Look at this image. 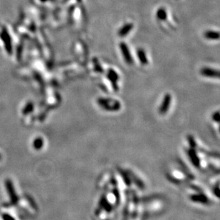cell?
Instances as JSON below:
<instances>
[{
    "mask_svg": "<svg viewBox=\"0 0 220 220\" xmlns=\"http://www.w3.org/2000/svg\"><path fill=\"white\" fill-rule=\"evenodd\" d=\"M119 48L125 62L128 65H132L133 63V58H132L130 48L127 45V43L124 42H121L119 44Z\"/></svg>",
    "mask_w": 220,
    "mask_h": 220,
    "instance_id": "obj_1",
    "label": "cell"
},
{
    "mask_svg": "<svg viewBox=\"0 0 220 220\" xmlns=\"http://www.w3.org/2000/svg\"><path fill=\"white\" fill-rule=\"evenodd\" d=\"M106 76L108 81L111 83V86L113 88L114 91H118V81L120 78L117 71L114 70L113 68H109L107 71Z\"/></svg>",
    "mask_w": 220,
    "mask_h": 220,
    "instance_id": "obj_2",
    "label": "cell"
},
{
    "mask_svg": "<svg viewBox=\"0 0 220 220\" xmlns=\"http://www.w3.org/2000/svg\"><path fill=\"white\" fill-rule=\"evenodd\" d=\"M199 73L202 76L205 78H212L214 79H219V71L216 68L203 67L200 69Z\"/></svg>",
    "mask_w": 220,
    "mask_h": 220,
    "instance_id": "obj_3",
    "label": "cell"
},
{
    "mask_svg": "<svg viewBox=\"0 0 220 220\" xmlns=\"http://www.w3.org/2000/svg\"><path fill=\"white\" fill-rule=\"evenodd\" d=\"M171 103H172V96L170 93L165 94L164 98H163L162 103L160 104V107L159 109V112L161 114H165L166 112L170 108Z\"/></svg>",
    "mask_w": 220,
    "mask_h": 220,
    "instance_id": "obj_4",
    "label": "cell"
},
{
    "mask_svg": "<svg viewBox=\"0 0 220 220\" xmlns=\"http://www.w3.org/2000/svg\"><path fill=\"white\" fill-rule=\"evenodd\" d=\"M133 28H134L133 23L132 22L125 23V24L122 25V26H121V28H120L118 31V35L121 38L127 37V36L132 32V29H133Z\"/></svg>",
    "mask_w": 220,
    "mask_h": 220,
    "instance_id": "obj_5",
    "label": "cell"
},
{
    "mask_svg": "<svg viewBox=\"0 0 220 220\" xmlns=\"http://www.w3.org/2000/svg\"><path fill=\"white\" fill-rule=\"evenodd\" d=\"M136 55L140 63L142 66H146L149 63V60L145 50L142 48H138L136 52Z\"/></svg>",
    "mask_w": 220,
    "mask_h": 220,
    "instance_id": "obj_6",
    "label": "cell"
},
{
    "mask_svg": "<svg viewBox=\"0 0 220 220\" xmlns=\"http://www.w3.org/2000/svg\"><path fill=\"white\" fill-rule=\"evenodd\" d=\"M204 39L209 41H218L220 35L218 31L213 29H208L204 32Z\"/></svg>",
    "mask_w": 220,
    "mask_h": 220,
    "instance_id": "obj_7",
    "label": "cell"
},
{
    "mask_svg": "<svg viewBox=\"0 0 220 220\" xmlns=\"http://www.w3.org/2000/svg\"><path fill=\"white\" fill-rule=\"evenodd\" d=\"M155 17L157 20L161 22H166L168 18V11L165 7H160L159 9H157L155 13Z\"/></svg>",
    "mask_w": 220,
    "mask_h": 220,
    "instance_id": "obj_8",
    "label": "cell"
}]
</instances>
